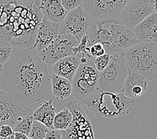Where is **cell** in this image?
Listing matches in <instances>:
<instances>
[{
    "label": "cell",
    "mask_w": 157,
    "mask_h": 139,
    "mask_svg": "<svg viewBox=\"0 0 157 139\" xmlns=\"http://www.w3.org/2000/svg\"><path fill=\"white\" fill-rule=\"evenodd\" d=\"M3 67L0 86L25 106L43 100L52 89L47 65L34 48L13 46L12 54Z\"/></svg>",
    "instance_id": "1"
},
{
    "label": "cell",
    "mask_w": 157,
    "mask_h": 139,
    "mask_svg": "<svg viewBox=\"0 0 157 139\" xmlns=\"http://www.w3.org/2000/svg\"><path fill=\"white\" fill-rule=\"evenodd\" d=\"M40 0H0V39L13 46L33 48L42 19Z\"/></svg>",
    "instance_id": "2"
},
{
    "label": "cell",
    "mask_w": 157,
    "mask_h": 139,
    "mask_svg": "<svg viewBox=\"0 0 157 139\" xmlns=\"http://www.w3.org/2000/svg\"><path fill=\"white\" fill-rule=\"evenodd\" d=\"M86 35L89 46L102 44L108 54L122 53L138 42L133 28L123 24L119 18L93 20Z\"/></svg>",
    "instance_id": "3"
},
{
    "label": "cell",
    "mask_w": 157,
    "mask_h": 139,
    "mask_svg": "<svg viewBox=\"0 0 157 139\" xmlns=\"http://www.w3.org/2000/svg\"><path fill=\"white\" fill-rule=\"evenodd\" d=\"M82 102L96 117L110 120L128 114L134 106V100L125 96L122 92L114 94L96 91Z\"/></svg>",
    "instance_id": "4"
},
{
    "label": "cell",
    "mask_w": 157,
    "mask_h": 139,
    "mask_svg": "<svg viewBox=\"0 0 157 139\" xmlns=\"http://www.w3.org/2000/svg\"><path fill=\"white\" fill-rule=\"evenodd\" d=\"M129 73L136 74L150 81L157 78L156 43L138 42L124 52Z\"/></svg>",
    "instance_id": "5"
},
{
    "label": "cell",
    "mask_w": 157,
    "mask_h": 139,
    "mask_svg": "<svg viewBox=\"0 0 157 139\" xmlns=\"http://www.w3.org/2000/svg\"><path fill=\"white\" fill-rule=\"evenodd\" d=\"M110 55V60L108 66L99 72L96 91L118 94L122 91L129 71L124 52Z\"/></svg>",
    "instance_id": "6"
},
{
    "label": "cell",
    "mask_w": 157,
    "mask_h": 139,
    "mask_svg": "<svg viewBox=\"0 0 157 139\" xmlns=\"http://www.w3.org/2000/svg\"><path fill=\"white\" fill-rule=\"evenodd\" d=\"M98 74L93 60L89 59L87 62L80 63L71 81V95L81 102L90 96L96 91Z\"/></svg>",
    "instance_id": "7"
},
{
    "label": "cell",
    "mask_w": 157,
    "mask_h": 139,
    "mask_svg": "<svg viewBox=\"0 0 157 139\" xmlns=\"http://www.w3.org/2000/svg\"><path fill=\"white\" fill-rule=\"evenodd\" d=\"M92 19L82 5L69 11L59 25V34L70 33L77 39L78 43L92 23Z\"/></svg>",
    "instance_id": "8"
},
{
    "label": "cell",
    "mask_w": 157,
    "mask_h": 139,
    "mask_svg": "<svg viewBox=\"0 0 157 139\" xmlns=\"http://www.w3.org/2000/svg\"><path fill=\"white\" fill-rule=\"evenodd\" d=\"M72 114V125L68 129L62 130V138H94L90 122L76 101L71 100L66 104Z\"/></svg>",
    "instance_id": "9"
},
{
    "label": "cell",
    "mask_w": 157,
    "mask_h": 139,
    "mask_svg": "<svg viewBox=\"0 0 157 139\" xmlns=\"http://www.w3.org/2000/svg\"><path fill=\"white\" fill-rule=\"evenodd\" d=\"M78 44L77 39L70 33H60L46 49L40 52V58L46 65H53L59 60L74 56L73 48Z\"/></svg>",
    "instance_id": "10"
},
{
    "label": "cell",
    "mask_w": 157,
    "mask_h": 139,
    "mask_svg": "<svg viewBox=\"0 0 157 139\" xmlns=\"http://www.w3.org/2000/svg\"><path fill=\"white\" fill-rule=\"evenodd\" d=\"M32 113L9 92L0 90V126L10 125L13 128L23 116Z\"/></svg>",
    "instance_id": "11"
},
{
    "label": "cell",
    "mask_w": 157,
    "mask_h": 139,
    "mask_svg": "<svg viewBox=\"0 0 157 139\" xmlns=\"http://www.w3.org/2000/svg\"><path fill=\"white\" fill-rule=\"evenodd\" d=\"M129 0H83L82 6L92 20L118 18Z\"/></svg>",
    "instance_id": "12"
},
{
    "label": "cell",
    "mask_w": 157,
    "mask_h": 139,
    "mask_svg": "<svg viewBox=\"0 0 157 139\" xmlns=\"http://www.w3.org/2000/svg\"><path fill=\"white\" fill-rule=\"evenodd\" d=\"M153 12L154 0H129L122 8L118 18L127 27L134 28Z\"/></svg>",
    "instance_id": "13"
},
{
    "label": "cell",
    "mask_w": 157,
    "mask_h": 139,
    "mask_svg": "<svg viewBox=\"0 0 157 139\" xmlns=\"http://www.w3.org/2000/svg\"><path fill=\"white\" fill-rule=\"evenodd\" d=\"M59 24L42 17L37 29L33 46L36 52H42L52 43L59 35Z\"/></svg>",
    "instance_id": "14"
},
{
    "label": "cell",
    "mask_w": 157,
    "mask_h": 139,
    "mask_svg": "<svg viewBox=\"0 0 157 139\" xmlns=\"http://www.w3.org/2000/svg\"><path fill=\"white\" fill-rule=\"evenodd\" d=\"M138 42L157 43V13L153 12L133 28Z\"/></svg>",
    "instance_id": "15"
},
{
    "label": "cell",
    "mask_w": 157,
    "mask_h": 139,
    "mask_svg": "<svg viewBox=\"0 0 157 139\" xmlns=\"http://www.w3.org/2000/svg\"><path fill=\"white\" fill-rule=\"evenodd\" d=\"M40 10L43 17L60 24L68 14L61 0H40Z\"/></svg>",
    "instance_id": "16"
},
{
    "label": "cell",
    "mask_w": 157,
    "mask_h": 139,
    "mask_svg": "<svg viewBox=\"0 0 157 139\" xmlns=\"http://www.w3.org/2000/svg\"><path fill=\"white\" fill-rule=\"evenodd\" d=\"M148 80L136 74L129 73L123 86L122 92L130 98L134 99L147 91Z\"/></svg>",
    "instance_id": "17"
},
{
    "label": "cell",
    "mask_w": 157,
    "mask_h": 139,
    "mask_svg": "<svg viewBox=\"0 0 157 139\" xmlns=\"http://www.w3.org/2000/svg\"><path fill=\"white\" fill-rule=\"evenodd\" d=\"M80 64V59L75 55L68 56L59 60L52 66L54 74L64 77L72 81L78 68Z\"/></svg>",
    "instance_id": "18"
},
{
    "label": "cell",
    "mask_w": 157,
    "mask_h": 139,
    "mask_svg": "<svg viewBox=\"0 0 157 139\" xmlns=\"http://www.w3.org/2000/svg\"><path fill=\"white\" fill-rule=\"evenodd\" d=\"M53 95L58 99H66L72 95V82L68 79L54 74L51 76Z\"/></svg>",
    "instance_id": "19"
},
{
    "label": "cell",
    "mask_w": 157,
    "mask_h": 139,
    "mask_svg": "<svg viewBox=\"0 0 157 139\" xmlns=\"http://www.w3.org/2000/svg\"><path fill=\"white\" fill-rule=\"evenodd\" d=\"M56 108L54 106L52 100L44 101L33 112V118L44 124L48 128H52V124L56 116Z\"/></svg>",
    "instance_id": "20"
},
{
    "label": "cell",
    "mask_w": 157,
    "mask_h": 139,
    "mask_svg": "<svg viewBox=\"0 0 157 139\" xmlns=\"http://www.w3.org/2000/svg\"><path fill=\"white\" fill-rule=\"evenodd\" d=\"M72 122V114L69 108L66 107L62 111L56 114L53 124H52V127L58 130H65L71 126Z\"/></svg>",
    "instance_id": "21"
},
{
    "label": "cell",
    "mask_w": 157,
    "mask_h": 139,
    "mask_svg": "<svg viewBox=\"0 0 157 139\" xmlns=\"http://www.w3.org/2000/svg\"><path fill=\"white\" fill-rule=\"evenodd\" d=\"M48 130V128L44 124L33 120L28 137L32 139H45Z\"/></svg>",
    "instance_id": "22"
},
{
    "label": "cell",
    "mask_w": 157,
    "mask_h": 139,
    "mask_svg": "<svg viewBox=\"0 0 157 139\" xmlns=\"http://www.w3.org/2000/svg\"><path fill=\"white\" fill-rule=\"evenodd\" d=\"M32 114L33 113L23 116L13 128L14 132H21L28 136L33 121Z\"/></svg>",
    "instance_id": "23"
},
{
    "label": "cell",
    "mask_w": 157,
    "mask_h": 139,
    "mask_svg": "<svg viewBox=\"0 0 157 139\" xmlns=\"http://www.w3.org/2000/svg\"><path fill=\"white\" fill-rule=\"evenodd\" d=\"M12 52V45L4 40L0 39V64L3 65L7 62Z\"/></svg>",
    "instance_id": "24"
},
{
    "label": "cell",
    "mask_w": 157,
    "mask_h": 139,
    "mask_svg": "<svg viewBox=\"0 0 157 139\" xmlns=\"http://www.w3.org/2000/svg\"><path fill=\"white\" fill-rule=\"evenodd\" d=\"M90 46L88 45V40L87 35L86 34L81 39L80 42L76 46L73 48V52L74 55L78 54H82V56H86L87 58L90 59L91 55L90 54Z\"/></svg>",
    "instance_id": "25"
},
{
    "label": "cell",
    "mask_w": 157,
    "mask_h": 139,
    "mask_svg": "<svg viewBox=\"0 0 157 139\" xmlns=\"http://www.w3.org/2000/svg\"><path fill=\"white\" fill-rule=\"evenodd\" d=\"M110 54L106 53L102 56H98V57H96L95 58V59L93 60L96 68L98 70V72H102V70L106 68V67L108 66V63H109L110 60Z\"/></svg>",
    "instance_id": "26"
},
{
    "label": "cell",
    "mask_w": 157,
    "mask_h": 139,
    "mask_svg": "<svg viewBox=\"0 0 157 139\" xmlns=\"http://www.w3.org/2000/svg\"><path fill=\"white\" fill-rule=\"evenodd\" d=\"M90 54L92 57H98V56H102L106 54V50L104 48L103 44L101 43H95L92 44V46H90Z\"/></svg>",
    "instance_id": "27"
},
{
    "label": "cell",
    "mask_w": 157,
    "mask_h": 139,
    "mask_svg": "<svg viewBox=\"0 0 157 139\" xmlns=\"http://www.w3.org/2000/svg\"><path fill=\"white\" fill-rule=\"evenodd\" d=\"M0 138L14 139V131L10 125H3L0 126Z\"/></svg>",
    "instance_id": "28"
},
{
    "label": "cell",
    "mask_w": 157,
    "mask_h": 139,
    "mask_svg": "<svg viewBox=\"0 0 157 139\" xmlns=\"http://www.w3.org/2000/svg\"><path fill=\"white\" fill-rule=\"evenodd\" d=\"M82 1L83 0H61V2L65 10L69 12V11L82 5Z\"/></svg>",
    "instance_id": "29"
},
{
    "label": "cell",
    "mask_w": 157,
    "mask_h": 139,
    "mask_svg": "<svg viewBox=\"0 0 157 139\" xmlns=\"http://www.w3.org/2000/svg\"><path fill=\"white\" fill-rule=\"evenodd\" d=\"M50 138H54V139L62 138V130L54 129L53 127L48 128V130L47 131L45 139H50Z\"/></svg>",
    "instance_id": "30"
},
{
    "label": "cell",
    "mask_w": 157,
    "mask_h": 139,
    "mask_svg": "<svg viewBox=\"0 0 157 139\" xmlns=\"http://www.w3.org/2000/svg\"><path fill=\"white\" fill-rule=\"evenodd\" d=\"M29 138L28 135L21 132H14V139H23Z\"/></svg>",
    "instance_id": "31"
},
{
    "label": "cell",
    "mask_w": 157,
    "mask_h": 139,
    "mask_svg": "<svg viewBox=\"0 0 157 139\" xmlns=\"http://www.w3.org/2000/svg\"><path fill=\"white\" fill-rule=\"evenodd\" d=\"M3 65L0 64V79L2 78L3 76Z\"/></svg>",
    "instance_id": "32"
},
{
    "label": "cell",
    "mask_w": 157,
    "mask_h": 139,
    "mask_svg": "<svg viewBox=\"0 0 157 139\" xmlns=\"http://www.w3.org/2000/svg\"><path fill=\"white\" fill-rule=\"evenodd\" d=\"M154 7L155 12L157 13V0H154Z\"/></svg>",
    "instance_id": "33"
}]
</instances>
